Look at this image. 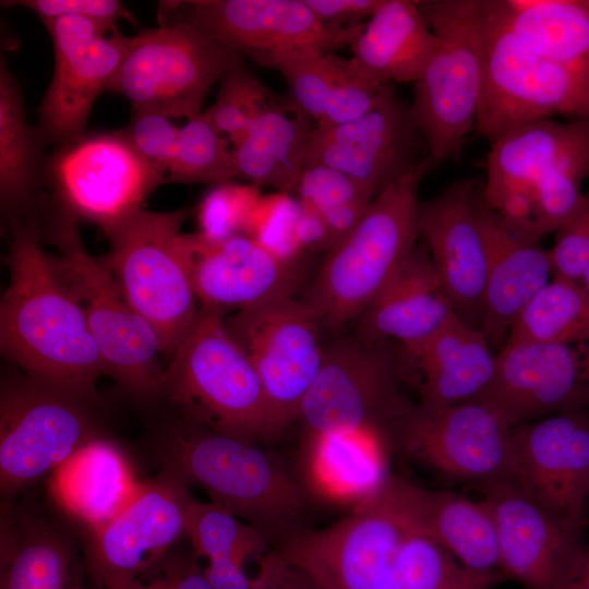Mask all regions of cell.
Here are the masks:
<instances>
[{
	"mask_svg": "<svg viewBox=\"0 0 589 589\" xmlns=\"http://www.w3.org/2000/svg\"><path fill=\"white\" fill-rule=\"evenodd\" d=\"M9 225L1 353L28 377L93 401L106 371L84 313L41 244L36 216L15 217Z\"/></svg>",
	"mask_w": 589,
	"mask_h": 589,
	"instance_id": "obj_1",
	"label": "cell"
},
{
	"mask_svg": "<svg viewBox=\"0 0 589 589\" xmlns=\"http://www.w3.org/2000/svg\"><path fill=\"white\" fill-rule=\"evenodd\" d=\"M161 395L183 420L256 444L276 440L289 424L266 396L225 315L202 306L170 357Z\"/></svg>",
	"mask_w": 589,
	"mask_h": 589,
	"instance_id": "obj_2",
	"label": "cell"
},
{
	"mask_svg": "<svg viewBox=\"0 0 589 589\" xmlns=\"http://www.w3.org/2000/svg\"><path fill=\"white\" fill-rule=\"evenodd\" d=\"M165 471L280 543L302 529V488L256 443L181 421L160 442Z\"/></svg>",
	"mask_w": 589,
	"mask_h": 589,
	"instance_id": "obj_3",
	"label": "cell"
},
{
	"mask_svg": "<svg viewBox=\"0 0 589 589\" xmlns=\"http://www.w3.org/2000/svg\"><path fill=\"white\" fill-rule=\"evenodd\" d=\"M432 165L428 154L383 189L328 252L302 300L321 327L358 318L410 256L420 235L419 187Z\"/></svg>",
	"mask_w": 589,
	"mask_h": 589,
	"instance_id": "obj_4",
	"label": "cell"
},
{
	"mask_svg": "<svg viewBox=\"0 0 589 589\" xmlns=\"http://www.w3.org/2000/svg\"><path fill=\"white\" fill-rule=\"evenodd\" d=\"M437 44L413 83L410 110L433 164L458 158L474 130L483 68L484 0H416Z\"/></svg>",
	"mask_w": 589,
	"mask_h": 589,
	"instance_id": "obj_5",
	"label": "cell"
},
{
	"mask_svg": "<svg viewBox=\"0 0 589 589\" xmlns=\"http://www.w3.org/2000/svg\"><path fill=\"white\" fill-rule=\"evenodd\" d=\"M187 209H140L108 233L100 259L131 308L172 356L200 304L192 278L193 233L182 232Z\"/></svg>",
	"mask_w": 589,
	"mask_h": 589,
	"instance_id": "obj_6",
	"label": "cell"
},
{
	"mask_svg": "<svg viewBox=\"0 0 589 589\" xmlns=\"http://www.w3.org/2000/svg\"><path fill=\"white\" fill-rule=\"evenodd\" d=\"M73 216L53 207L46 231L57 268L79 302L106 374L144 397L161 395L166 366L154 328L127 302L109 269L86 250Z\"/></svg>",
	"mask_w": 589,
	"mask_h": 589,
	"instance_id": "obj_7",
	"label": "cell"
},
{
	"mask_svg": "<svg viewBox=\"0 0 589 589\" xmlns=\"http://www.w3.org/2000/svg\"><path fill=\"white\" fill-rule=\"evenodd\" d=\"M485 1L484 68L474 131L494 142L519 125L556 115L589 119V67L544 59Z\"/></svg>",
	"mask_w": 589,
	"mask_h": 589,
	"instance_id": "obj_8",
	"label": "cell"
},
{
	"mask_svg": "<svg viewBox=\"0 0 589 589\" xmlns=\"http://www.w3.org/2000/svg\"><path fill=\"white\" fill-rule=\"evenodd\" d=\"M416 528L393 477L338 522L301 529L275 552L320 589H382L397 553Z\"/></svg>",
	"mask_w": 589,
	"mask_h": 589,
	"instance_id": "obj_9",
	"label": "cell"
},
{
	"mask_svg": "<svg viewBox=\"0 0 589 589\" xmlns=\"http://www.w3.org/2000/svg\"><path fill=\"white\" fill-rule=\"evenodd\" d=\"M386 345L359 338L325 347L298 412L306 435L365 432L393 446L416 404L401 394L398 360Z\"/></svg>",
	"mask_w": 589,
	"mask_h": 589,
	"instance_id": "obj_10",
	"label": "cell"
},
{
	"mask_svg": "<svg viewBox=\"0 0 589 589\" xmlns=\"http://www.w3.org/2000/svg\"><path fill=\"white\" fill-rule=\"evenodd\" d=\"M164 175L134 147L125 129L84 133L47 158L53 207L106 235L143 208Z\"/></svg>",
	"mask_w": 589,
	"mask_h": 589,
	"instance_id": "obj_11",
	"label": "cell"
},
{
	"mask_svg": "<svg viewBox=\"0 0 589 589\" xmlns=\"http://www.w3.org/2000/svg\"><path fill=\"white\" fill-rule=\"evenodd\" d=\"M239 57L187 25H158L130 37L109 92L124 96L132 111L190 120L202 112L208 91Z\"/></svg>",
	"mask_w": 589,
	"mask_h": 589,
	"instance_id": "obj_12",
	"label": "cell"
},
{
	"mask_svg": "<svg viewBox=\"0 0 589 589\" xmlns=\"http://www.w3.org/2000/svg\"><path fill=\"white\" fill-rule=\"evenodd\" d=\"M89 400L25 375L2 385L0 486L11 495L97 438Z\"/></svg>",
	"mask_w": 589,
	"mask_h": 589,
	"instance_id": "obj_13",
	"label": "cell"
},
{
	"mask_svg": "<svg viewBox=\"0 0 589 589\" xmlns=\"http://www.w3.org/2000/svg\"><path fill=\"white\" fill-rule=\"evenodd\" d=\"M157 16L159 25H187L252 59L293 48L332 52L351 46L364 27L328 26L303 0L161 1Z\"/></svg>",
	"mask_w": 589,
	"mask_h": 589,
	"instance_id": "obj_14",
	"label": "cell"
},
{
	"mask_svg": "<svg viewBox=\"0 0 589 589\" xmlns=\"http://www.w3.org/2000/svg\"><path fill=\"white\" fill-rule=\"evenodd\" d=\"M225 324L251 360L269 401L290 423L322 366L321 325L310 308L281 296L236 311Z\"/></svg>",
	"mask_w": 589,
	"mask_h": 589,
	"instance_id": "obj_15",
	"label": "cell"
},
{
	"mask_svg": "<svg viewBox=\"0 0 589 589\" xmlns=\"http://www.w3.org/2000/svg\"><path fill=\"white\" fill-rule=\"evenodd\" d=\"M188 484L163 471L140 482L125 505L93 531L85 568L100 589H122L158 563L187 534Z\"/></svg>",
	"mask_w": 589,
	"mask_h": 589,
	"instance_id": "obj_16",
	"label": "cell"
},
{
	"mask_svg": "<svg viewBox=\"0 0 589 589\" xmlns=\"http://www.w3.org/2000/svg\"><path fill=\"white\" fill-rule=\"evenodd\" d=\"M43 23L53 44L55 67L38 108L37 129L46 146H60L85 133L93 105L109 91L130 37L75 15Z\"/></svg>",
	"mask_w": 589,
	"mask_h": 589,
	"instance_id": "obj_17",
	"label": "cell"
},
{
	"mask_svg": "<svg viewBox=\"0 0 589 589\" xmlns=\"http://www.w3.org/2000/svg\"><path fill=\"white\" fill-rule=\"evenodd\" d=\"M512 429L480 401L440 409L416 404L393 446L442 474L483 485L514 478Z\"/></svg>",
	"mask_w": 589,
	"mask_h": 589,
	"instance_id": "obj_18",
	"label": "cell"
},
{
	"mask_svg": "<svg viewBox=\"0 0 589 589\" xmlns=\"http://www.w3.org/2000/svg\"><path fill=\"white\" fill-rule=\"evenodd\" d=\"M480 401L512 428L589 409V344L507 341Z\"/></svg>",
	"mask_w": 589,
	"mask_h": 589,
	"instance_id": "obj_19",
	"label": "cell"
},
{
	"mask_svg": "<svg viewBox=\"0 0 589 589\" xmlns=\"http://www.w3.org/2000/svg\"><path fill=\"white\" fill-rule=\"evenodd\" d=\"M482 486L495 524L503 575L527 589H573L586 553L579 540L581 528L548 513L514 478Z\"/></svg>",
	"mask_w": 589,
	"mask_h": 589,
	"instance_id": "obj_20",
	"label": "cell"
},
{
	"mask_svg": "<svg viewBox=\"0 0 589 589\" xmlns=\"http://www.w3.org/2000/svg\"><path fill=\"white\" fill-rule=\"evenodd\" d=\"M514 479L557 519L582 527L589 498V409L513 426Z\"/></svg>",
	"mask_w": 589,
	"mask_h": 589,
	"instance_id": "obj_21",
	"label": "cell"
},
{
	"mask_svg": "<svg viewBox=\"0 0 589 589\" xmlns=\"http://www.w3.org/2000/svg\"><path fill=\"white\" fill-rule=\"evenodd\" d=\"M420 136L410 105L394 93L354 121L329 129L315 127L304 167L321 165L336 169L375 197L422 159L416 157Z\"/></svg>",
	"mask_w": 589,
	"mask_h": 589,
	"instance_id": "obj_22",
	"label": "cell"
},
{
	"mask_svg": "<svg viewBox=\"0 0 589 589\" xmlns=\"http://www.w3.org/2000/svg\"><path fill=\"white\" fill-rule=\"evenodd\" d=\"M587 148L589 119L566 123L541 119L505 132L491 143L481 192L484 204L513 228L536 237L534 184L558 163Z\"/></svg>",
	"mask_w": 589,
	"mask_h": 589,
	"instance_id": "obj_23",
	"label": "cell"
},
{
	"mask_svg": "<svg viewBox=\"0 0 589 589\" xmlns=\"http://www.w3.org/2000/svg\"><path fill=\"white\" fill-rule=\"evenodd\" d=\"M476 181L466 178L420 202L419 230L459 318L481 329L488 254L474 206Z\"/></svg>",
	"mask_w": 589,
	"mask_h": 589,
	"instance_id": "obj_24",
	"label": "cell"
},
{
	"mask_svg": "<svg viewBox=\"0 0 589 589\" xmlns=\"http://www.w3.org/2000/svg\"><path fill=\"white\" fill-rule=\"evenodd\" d=\"M473 206L488 254L481 330L500 350L520 313L553 278L552 266L541 239L509 226L477 190Z\"/></svg>",
	"mask_w": 589,
	"mask_h": 589,
	"instance_id": "obj_25",
	"label": "cell"
},
{
	"mask_svg": "<svg viewBox=\"0 0 589 589\" xmlns=\"http://www.w3.org/2000/svg\"><path fill=\"white\" fill-rule=\"evenodd\" d=\"M294 264L245 235L209 242L193 233L192 278L199 304L223 314L292 296Z\"/></svg>",
	"mask_w": 589,
	"mask_h": 589,
	"instance_id": "obj_26",
	"label": "cell"
},
{
	"mask_svg": "<svg viewBox=\"0 0 589 589\" xmlns=\"http://www.w3.org/2000/svg\"><path fill=\"white\" fill-rule=\"evenodd\" d=\"M400 353V380L416 388L418 405L440 409L476 400L493 377L497 352L481 329L456 317L426 341Z\"/></svg>",
	"mask_w": 589,
	"mask_h": 589,
	"instance_id": "obj_27",
	"label": "cell"
},
{
	"mask_svg": "<svg viewBox=\"0 0 589 589\" xmlns=\"http://www.w3.org/2000/svg\"><path fill=\"white\" fill-rule=\"evenodd\" d=\"M459 317L430 255L414 248L399 271L357 318L361 339L410 350Z\"/></svg>",
	"mask_w": 589,
	"mask_h": 589,
	"instance_id": "obj_28",
	"label": "cell"
},
{
	"mask_svg": "<svg viewBox=\"0 0 589 589\" xmlns=\"http://www.w3.org/2000/svg\"><path fill=\"white\" fill-rule=\"evenodd\" d=\"M394 483L418 534L434 541L472 570L501 572L495 524L483 500L425 490L397 477Z\"/></svg>",
	"mask_w": 589,
	"mask_h": 589,
	"instance_id": "obj_29",
	"label": "cell"
},
{
	"mask_svg": "<svg viewBox=\"0 0 589 589\" xmlns=\"http://www.w3.org/2000/svg\"><path fill=\"white\" fill-rule=\"evenodd\" d=\"M437 39L411 0H382L351 45V65L383 83H414Z\"/></svg>",
	"mask_w": 589,
	"mask_h": 589,
	"instance_id": "obj_30",
	"label": "cell"
},
{
	"mask_svg": "<svg viewBox=\"0 0 589 589\" xmlns=\"http://www.w3.org/2000/svg\"><path fill=\"white\" fill-rule=\"evenodd\" d=\"M0 589H84L83 565L53 527L3 505Z\"/></svg>",
	"mask_w": 589,
	"mask_h": 589,
	"instance_id": "obj_31",
	"label": "cell"
},
{
	"mask_svg": "<svg viewBox=\"0 0 589 589\" xmlns=\"http://www.w3.org/2000/svg\"><path fill=\"white\" fill-rule=\"evenodd\" d=\"M314 121L289 99L263 112L233 146L236 178L277 192L296 191Z\"/></svg>",
	"mask_w": 589,
	"mask_h": 589,
	"instance_id": "obj_32",
	"label": "cell"
},
{
	"mask_svg": "<svg viewBox=\"0 0 589 589\" xmlns=\"http://www.w3.org/2000/svg\"><path fill=\"white\" fill-rule=\"evenodd\" d=\"M139 484L118 447L98 437L55 470L52 479L58 501L92 531L108 522Z\"/></svg>",
	"mask_w": 589,
	"mask_h": 589,
	"instance_id": "obj_33",
	"label": "cell"
},
{
	"mask_svg": "<svg viewBox=\"0 0 589 589\" xmlns=\"http://www.w3.org/2000/svg\"><path fill=\"white\" fill-rule=\"evenodd\" d=\"M387 444L365 432L306 435L305 461L311 486L327 498L354 502L376 493L390 477Z\"/></svg>",
	"mask_w": 589,
	"mask_h": 589,
	"instance_id": "obj_34",
	"label": "cell"
},
{
	"mask_svg": "<svg viewBox=\"0 0 589 589\" xmlns=\"http://www.w3.org/2000/svg\"><path fill=\"white\" fill-rule=\"evenodd\" d=\"M46 144L28 124L22 91L4 58L0 62V197L10 219L31 214L34 195L45 183Z\"/></svg>",
	"mask_w": 589,
	"mask_h": 589,
	"instance_id": "obj_35",
	"label": "cell"
},
{
	"mask_svg": "<svg viewBox=\"0 0 589 589\" xmlns=\"http://www.w3.org/2000/svg\"><path fill=\"white\" fill-rule=\"evenodd\" d=\"M512 33L538 56L589 67V0H496Z\"/></svg>",
	"mask_w": 589,
	"mask_h": 589,
	"instance_id": "obj_36",
	"label": "cell"
},
{
	"mask_svg": "<svg viewBox=\"0 0 589 589\" xmlns=\"http://www.w3.org/2000/svg\"><path fill=\"white\" fill-rule=\"evenodd\" d=\"M507 341L589 344V293L552 278L520 313Z\"/></svg>",
	"mask_w": 589,
	"mask_h": 589,
	"instance_id": "obj_37",
	"label": "cell"
},
{
	"mask_svg": "<svg viewBox=\"0 0 589 589\" xmlns=\"http://www.w3.org/2000/svg\"><path fill=\"white\" fill-rule=\"evenodd\" d=\"M502 576L472 570L434 541L412 534L399 549L382 589H491Z\"/></svg>",
	"mask_w": 589,
	"mask_h": 589,
	"instance_id": "obj_38",
	"label": "cell"
},
{
	"mask_svg": "<svg viewBox=\"0 0 589 589\" xmlns=\"http://www.w3.org/2000/svg\"><path fill=\"white\" fill-rule=\"evenodd\" d=\"M187 536L194 554L207 562L228 560L244 566L268 552L269 541L259 529L213 502L192 500Z\"/></svg>",
	"mask_w": 589,
	"mask_h": 589,
	"instance_id": "obj_39",
	"label": "cell"
},
{
	"mask_svg": "<svg viewBox=\"0 0 589 589\" xmlns=\"http://www.w3.org/2000/svg\"><path fill=\"white\" fill-rule=\"evenodd\" d=\"M278 71L285 79L289 100L309 116L315 125L322 120L333 86L346 60L315 48H293L253 58Z\"/></svg>",
	"mask_w": 589,
	"mask_h": 589,
	"instance_id": "obj_40",
	"label": "cell"
},
{
	"mask_svg": "<svg viewBox=\"0 0 589 589\" xmlns=\"http://www.w3.org/2000/svg\"><path fill=\"white\" fill-rule=\"evenodd\" d=\"M236 179L232 149L202 111L180 127L178 145L166 181L223 183Z\"/></svg>",
	"mask_w": 589,
	"mask_h": 589,
	"instance_id": "obj_41",
	"label": "cell"
},
{
	"mask_svg": "<svg viewBox=\"0 0 589 589\" xmlns=\"http://www.w3.org/2000/svg\"><path fill=\"white\" fill-rule=\"evenodd\" d=\"M279 101L239 57L219 80L215 103L203 112L235 146L252 123Z\"/></svg>",
	"mask_w": 589,
	"mask_h": 589,
	"instance_id": "obj_42",
	"label": "cell"
},
{
	"mask_svg": "<svg viewBox=\"0 0 589 589\" xmlns=\"http://www.w3.org/2000/svg\"><path fill=\"white\" fill-rule=\"evenodd\" d=\"M260 197L259 188L252 184L231 181L216 184L199 205L197 233L209 242L243 235L248 218Z\"/></svg>",
	"mask_w": 589,
	"mask_h": 589,
	"instance_id": "obj_43",
	"label": "cell"
},
{
	"mask_svg": "<svg viewBox=\"0 0 589 589\" xmlns=\"http://www.w3.org/2000/svg\"><path fill=\"white\" fill-rule=\"evenodd\" d=\"M299 211V201L287 193L261 196L248 218L243 235L281 260L296 263L302 252L293 231Z\"/></svg>",
	"mask_w": 589,
	"mask_h": 589,
	"instance_id": "obj_44",
	"label": "cell"
},
{
	"mask_svg": "<svg viewBox=\"0 0 589 589\" xmlns=\"http://www.w3.org/2000/svg\"><path fill=\"white\" fill-rule=\"evenodd\" d=\"M395 93L393 84L375 82L356 70L349 59L330 92L317 129H329L354 121L385 103Z\"/></svg>",
	"mask_w": 589,
	"mask_h": 589,
	"instance_id": "obj_45",
	"label": "cell"
},
{
	"mask_svg": "<svg viewBox=\"0 0 589 589\" xmlns=\"http://www.w3.org/2000/svg\"><path fill=\"white\" fill-rule=\"evenodd\" d=\"M299 202L322 217L368 207L374 196L347 175L326 166L304 167L296 191Z\"/></svg>",
	"mask_w": 589,
	"mask_h": 589,
	"instance_id": "obj_46",
	"label": "cell"
},
{
	"mask_svg": "<svg viewBox=\"0 0 589 589\" xmlns=\"http://www.w3.org/2000/svg\"><path fill=\"white\" fill-rule=\"evenodd\" d=\"M155 110H134L125 132L139 153L165 177L178 145L180 127Z\"/></svg>",
	"mask_w": 589,
	"mask_h": 589,
	"instance_id": "obj_47",
	"label": "cell"
},
{
	"mask_svg": "<svg viewBox=\"0 0 589 589\" xmlns=\"http://www.w3.org/2000/svg\"><path fill=\"white\" fill-rule=\"evenodd\" d=\"M549 255L553 278L579 285L589 259V193L581 209L555 232Z\"/></svg>",
	"mask_w": 589,
	"mask_h": 589,
	"instance_id": "obj_48",
	"label": "cell"
},
{
	"mask_svg": "<svg viewBox=\"0 0 589 589\" xmlns=\"http://www.w3.org/2000/svg\"><path fill=\"white\" fill-rule=\"evenodd\" d=\"M1 4L28 9L41 21L64 15L84 17L110 33L119 32L117 23L120 20L136 24L124 3L117 0H17L1 1Z\"/></svg>",
	"mask_w": 589,
	"mask_h": 589,
	"instance_id": "obj_49",
	"label": "cell"
},
{
	"mask_svg": "<svg viewBox=\"0 0 589 589\" xmlns=\"http://www.w3.org/2000/svg\"><path fill=\"white\" fill-rule=\"evenodd\" d=\"M167 589H214L196 555L189 557L168 552L148 570Z\"/></svg>",
	"mask_w": 589,
	"mask_h": 589,
	"instance_id": "obj_50",
	"label": "cell"
},
{
	"mask_svg": "<svg viewBox=\"0 0 589 589\" xmlns=\"http://www.w3.org/2000/svg\"><path fill=\"white\" fill-rule=\"evenodd\" d=\"M314 15L332 27H348L364 23L382 0H303Z\"/></svg>",
	"mask_w": 589,
	"mask_h": 589,
	"instance_id": "obj_51",
	"label": "cell"
},
{
	"mask_svg": "<svg viewBox=\"0 0 589 589\" xmlns=\"http://www.w3.org/2000/svg\"><path fill=\"white\" fill-rule=\"evenodd\" d=\"M293 231L302 252L305 250L329 252L334 248V241L324 219L318 213L301 203Z\"/></svg>",
	"mask_w": 589,
	"mask_h": 589,
	"instance_id": "obj_52",
	"label": "cell"
},
{
	"mask_svg": "<svg viewBox=\"0 0 589 589\" xmlns=\"http://www.w3.org/2000/svg\"><path fill=\"white\" fill-rule=\"evenodd\" d=\"M205 573L214 589H262L257 577L249 576L244 566L233 561L207 562Z\"/></svg>",
	"mask_w": 589,
	"mask_h": 589,
	"instance_id": "obj_53",
	"label": "cell"
},
{
	"mask_svg": "<svg viewBox=\"0 0 589 589\" xmlns=\"http://www.w3.org/2000/svg\"><path fill=\"white\" fill-rule=\"evenodd\" d=\"M122 589H167L155 576L146 572Z\"/></svg>",
	"mask_w": 589,
	"mask_h": 589,
	"instance_id": "obj_54",
	"label": "cell"
},
{
	"mask_svg": "<svg viewBox=\"0 0 589 589\" xmlns=\"http://www.w3.org/2000/svg\"><path fill=\"white\" fill-rule=\"evenodd\" d=\"M573 589H589V549L585 553L582 568Z\"/></svg>",
	"mask_w": 589,
	"mask_h": 589,
	"instance_id": "obj_55",
	"label": "cell"
},
{
	"mask_svg": "<svg viewBox=\"0 0 589 589\" xmlns=\"http://www.w3.org/2000/svg\"><path fill=\"white\" fill-rule=\"evenodd\" d=\"M310 589H320L317 586L313 585Z\"/></svg>",
	"mask_w": 589,
	"mask_h": 589,
	"instance_id": "obj_56",
	"label": "cell"
}]
</instances>
